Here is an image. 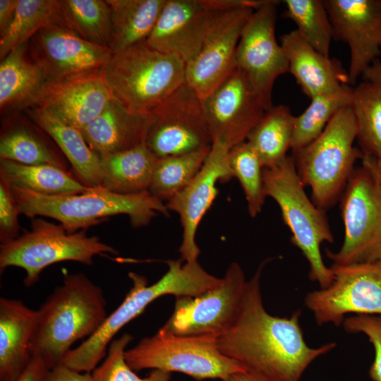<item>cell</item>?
<instances>
[{"mask_svg":"<svg viewBox=\"0 0 381 381\" xmlns=\"http://www.w3.org/2000/svg\"><path fill=\"white\" fill-rule=\"evenodd\" d=\"M270 258L263 260L247 281L244 298L234 325L217 339L219 350L245 369L267 381H299L308 365L336 346H308L300 325L301 310L277 317L265 310L260 278Z\"/></svg>","mask_w":381,"mask_h":381,"instance_id":"1","label":"cell"},{"mask_svg":"<svg viewBox=\"0 0 381 381\" xmlns=\"http://www.w3.org/2000/svg\"><path fill=\"white\" fill-rule=\"evenodd\" d=\"M102 289L83 273L66 274L37 310L30 349L49 370L60 365L77 341L90 337L106 318Z\"/></svg>","mask_w":381,"mask_h":381,"instance_id":"2","label":"cell"},{"mask_svg":"<svg viewBox=\"0 0 381 381\" xmlns=\"http://www.w3.org/2000/svg\"><path fill=\"white\" fill-rule=\"evenodd\" d=\"M168 270L148 285L145 277L129 272L132 287L122 303L107 315L99 329L81 344L71 349L61 364L82 373H92L106 356L109 345L118 332L144 312L152 301L164 296H196L218 286L222 278L205 271L198 261H167Z\"/></svg>","mask_w":381,"mask_h":381,"instance_id":"3","label":"cell"},{"mask_svg":"<svg viewBox=\"0 0 381 381\" xmlns=\"http://www.w3.org/2000/svg\"><path fill=\"white\" fill-rule=\"evenodd\" d=\"M11 188L20 214L30 219H54L70 233L87 229L118 214L127 215L131 226L140 228L149 224L159 214L168 216L169 212L166 203L149 190L123 195L99 186L81 193L45 195Z\"/></svg>","mask_w":381,"mask_h":381,"instance_id":"4","label":"cell"},{"mask_svg":"<svg viewBox=\"0 0 381 381\" xmlns=\"http://www.w3.org/2000/svg\"><path fill=\"white\" fill-rule=\"evenodd\" d=\"M186 64L178 56L139 44L113 53L101 71L111 99L127 110L152 113L186 83Z\"/></svg>","mask_w":381,"mask_h":381,"instance_id":"5","label":"cell"},{"mask_svg":"<svg viewBox=\"0 0 381 381\" xmlns=\"http://www.w3.org/2000/svg\"><path fill=\"white\" fill-rule=\"evenodd\" d=\"M356 137V119L348 106L337 112L316 139L292 152L301 182L311 188L313 202L324 212L341 199L356 162L363 156L353 146Z\"/></svg>","mask_w":381,"mask_h":381,"instance_id":"6","label":"cell"},{"mask_svg":"<svg viewBox=\"0 0 381 381\" xmlns=\"http://www.w3.org/2000/svg\"><path fill=\"white\" fill-rule=\"evenodd\" d=\"M265 193L279 207L284 223L291 233V242L298 248L309 265V279L320 289L329 286L334 274L322 260L320 245L334 242L325 214L307 196L292 156L277 164L263 168Z\"/></svg>","mask_w":381,"mask_h":381,"instance_id":"7","label":"cell"},{"mask_svg":"<svg viewBox=\"0 0 381 381\" xmlns=\"http://www.w3.org/2000/svg\"><path fill=\"white\" fill-rule=\"evenodd\" d=\"M117 253L98 236H88L86 229L70 233L61 224L36 217L31 219L30 229L0 245V269L1 272L8 267L23 269L24 284L29 287L38 282L41 272L51 265L75 261L92 265L97 255Z\"/></svg>","mask_w":381,"mask_h":381,"instance_id":"8","label":"cell"},{"mask_svg":"<svg viewBox=\"0 0 381 381\" xmlns=\"http://www.w3.org/2000/svg\"><path fill=\"white\" fill-rule=\"evenodd\" d=\"M217 339L209 335H178L159 329L126 350L125 358L134 371L152 369L176 372L198 381H224L234 373L246 371L241 363L219 350Z\"/></svg>","mask_w":381,"mask_h":381,"instance_id":"9","label":"cell"},{"mask_svg":"<svg viewBox=\"0 0 381 381\" xmlns=\"http://www.w3.org/2000/svg\"><path fill=\"white\" fill-rule=\"evenodd\" d=\"M340 201L343 244L326 255L337 265L381 262V188L364 167L355 168Z\"/></svg>","mask_w":381,"mask_h":381,"instance_id":"10","label":"cell"},{"mask_svg":"<svg viewBox=\"0 0 381 381\" xmlns=\"http://www.w3.org/2000/svg\"><path fill=\"white\" fill-rule=\"evenodd\" d=\"M246 283L241 265L231 262L217 286L196 296L176 297L173 313L160 329L178 335L219 337L236 321Z\"/></svg>","mask_w":381,"mask_h":381,"instance_id":"11","label":"cell"},{"mask_svg":"<svg viewBox=\"0 0 381 381\" xmlns=\"http://www.w3.org/2000/svg\"><path fill=\"white\" fill-rule=\"evenodd\" d=\"M331 284L308 293L306 306L319 325L339 327L348 313L381 315V262L332 265Z\"/></svg>","mask_w":381,"mask_h":381,"instance_id":"12","label":"cell"},{"mask_svg":"<svg viewBox=\"0 0 381 381\" xmlns=\"http://www.w3.org/2000/svg\"><path fill=\"white\" fill-rule=\"evenodd\" d=\"M264 0H238L217 18L198 55L186 64V83L204 99L236 69V52L244 26Z\"/></svg>","mask_w":381,"mask_h":381,"instance_id":"13","label":"cell"},{"mask_svg":"<svg viewBox=\"0 0 381 381\" xmlns=\"http://www.w3.org/2000/svg\"><path fill=\"white\" fill-rule=\"evenodd\" d=\"M152 114L145 145L158 159L211 147L202 99L186 83Z\"/></svg>","mask_w":381,"mask_h":381,"instance_id":"14","label":"cell"},{"mask_svg":"<svg viewBox=\"0 0 381 381\" xmlns=\"http://www.w3.org/2000/svg\"><path fill=\"white\" fill-rule=\"evenodd\" d=\"M278 1L264 0L254 10L242 31L236 52V68L269 110L277 78L289 72L285 52L275 36Z\"/></svg>","mask_w":381,"mask_h":381,"instance_id":"15","label":"cell"},{"mask_svg":"<svg viewBox=\"0 0 381 381\" xmlns=\"http://www.w3.org/2000/svg\"><path fill=\"white\" fill-rule=\"evenodd\" d=\"M238 0H166L146 44L185 64L199 53L217 16Z\"/></svg>","mask_w":381,"mask_h":381,"instance_id":"16","label":"cell"},{"mask_svg":"<svg viewBox=\"0 0 381 381\" xmlns=\"http://www.w3.org/2000/svg\"><path fill=\"white\" fill-rule=\"evenodd\" d=\"M29 52L47 82L99 73L113 54L110 48L90 43L61 23L49 25L33 35Z\"/></svg>","mask_w":381,"mask_h":381,"instance_id":"17","label":"cell"},{"mask_svg":"<svg viewBox=\"0 0 381 381\" xmlns=\"http://www.w3.org/2000/svg\"><path fill=\"white\" fill-rule=\"evenodd\" d=\"M202 104L212 143H221L230 149L247 140L267 111L237 68L202 99Z\"/></svg>","mask_w":381,"mask_h":381,"instance_id":"18","label":"cell"},{"mask_svg":"<svg viewBox=\"0 0 381 381\" xmlns=\"http://www.w3.org/2000/svg\"><path fill=\"white\" fill-rule=\"evenodd\" d=\"M230 148L214 142L202 168L181 191L167 202L169 210L177 213L182 226V241L179 248L184 262L198 261L200 253L196 243L198 226L218 194L217 183L233 176L229 165Z\"/></svg>","mask_w":381,"mask_h":381,"instance_id":"19","label":"cell"},{"mask_svg":"<svg viewBox=\"0 0 381 381\" xmlns=\"http://www.w3.org/2000/svg\"><path fill=\"white\" fill-rule=\"evenodd\" d=\"M336 40L350 49L348 84L381 55V0H323Z\"/></svg>","mask_w":381,"mask_h":381,"instance_id":"20","label":"cell"},{"mask_svg":"<svg viewBox=\"0 0 381 381\" xmlns=\"http://www.w3.org/2000/svg\"><path fill=\"white\" fill-rule=\"evenodd\" d=\"M111 99L101 72L56 82H46L27 107L47 111L79 129L95 119Z\"/></svg>","mask_w":381,"mask_h":381,"instance_id":"21","label":"cell"},{"mask_svg":"<svg viewBox=\"0 0 381 381\" xmlns=\"http://www.w3.org/2000/svg\"><path fill=\"white\" fill-rule=\"evenodd\" d=\"M289 63V72L310 99L348 84V73L340 62L315 50L297 30L280 37Z\"/></svg>","mask_w":381,"mask_h":381,"instance_id":"22","label":"cell"},{"mask_svg":"<svg viewBox=\"0 0 381 381\" xmlns=\"http://www.w3.org/2000/svg\"><path fill=\"white\" fill-rule=\"evenodd\" d=\"M153 121L152 113L131 112L111 99L81 131L89 147L99 157L145 143Z\"/></svg>","mask_w":381,"mask_h":381,"instance_id":"23","label":"cell"},{"mask_svg":"<svg viewBox=\"0 0 381 381\" xmlns=\"http://www.w3.org/2000/svg\"><path fill=\"white\" fill-rule=\"evenodd\" d=\"M37 318L22 301L0 298V381H16L29 364Z\"/></svg>","mask_w":381,"mask_h":381,"instance_id":"24","label":"cell"},{"mask_svg":"<svg viewBox=\"0 0 381 381\" xmlns=\"http://www.w3.org/2000/svg\"><path fill=\"white\" fill-rule=\"evenodd\" d=\"M29 109L28 115L34 123L53 140L71 164L77 179L89 188L102 186L99 157L89 147L81 130L47 111Z\"/></svg>","mask_w":381,"mask_h":381,"instance_id":"25","label":"cell"},{"mask_svg":"<svg viewBox=\"0 0 381 381\" xmlns=\"http://www.w3.org/2000/svg\"><path fill=\"white\" fill-rule=\"evenodd\" d=\"M102 186L123 195L149 190L157 160L145 143L128 150L99 156Z\"/></svg>","mask_w":381,"mask_h":381,"instance_id":"26","label":"cell"},{"mask_svg":"<svg viewBox=\"0 0 381 381\" xmlns=\"http://www.w3.org/2000/svg\"><path fill=\"white\" fill-rule=\"evenodd\" d=\"M106 1L111 10L113 53L145 42L166 3V0Z\"/></svg>","mask_w":381,"mask_h":381,"instance_id":"27","label":"cell"},{"mask_svg":"<svg viewBox=\"0 0 381 381\" xmlns=\"http://www.w3.org/2000/svg\"><path fill=\"white\" fill-rule=\"evenodd\" d=\"M28 44L14 49L1 61V110L27 108L47 82L40 66L27 57Z\"/></svg>","mask_w":381,"mask_h":381,"instance_id":"28","label":"cell"},{"mask_svg":"<svg viewBox=\"0 0 381 381\" xmlns=\"http://www.w3.org/2000/svg\"><path fill=\"white\" fill-rule=\"evenodd\" d=\"M0 179L11 188L45 195L81 193L89 188L68 170L52 164H24L0 159Z\"/></svg>","mask_w":381,"mask_h":381,"instance_id":"29","label":"cell"},{"mask_svg":"<svg viewBox=\"0 0 381 381\" xmlns=\"http://www.w3.org/2000/svg\"><path fill=\"white\" fill-rule=\"evenodd\" d=\"M0 159L24 164H52L68 170L67 159L37 130L23 123L6 124L0 137Z\"/></svg>","mask_w":381,"mask_h":381,"instance_id":"30","label":"cell"},{"mask_svg":"<svg viewBox=\"0 0 381 381\" xmlns=\"http://www.w3.org/2000/svg\"><path fill=\"white\" fill-rule=\"evenodd\" d=\"M294 116L287 105L272 106L248 135L263 168L271 167L287 155L291 148Z\"/></svg>","mask_w":381,"mask_h":381,"instance_id":"31","label":"cell"},{"mask_svg":"<svg viewBox=\"0 0 381 381\" xmlns=\"http://www.w3.org/2000/svg\"><path fill=\"white\" fill-rule=\"evenodd\" d=\"M64 25L82 39L110 48L111 10L103 0H59Z\"/></svg>","mask_w":381,"mask_h":381,"instance_id":"32","label":"cell"},{"mask_svg":"<svg viewBox=\"0 0 381 381\" xmlns=\"http://www.w3.org/2000/svg\"><path fill=\"white\" fill-rule=\"evenodd\" d=\"M63 24L59 0H18L14 18L0 36V59L26 43L42 28Z\"/></svg>","mask_w":381,"mask_h":381,"instance_id":"33","label":"cell"},{"mask_svg":"<svg viewBox=\"0 0 381 381\" xmlns=\"http://www.w3.org/2000/svg\"><path fill=\"white\" fill-rule=\"evenodd\" d=\"M350 107L361 150L365 155L381 159V82L363 80L353 88Z\"/></svg>","mask_w":381,"mask_h":381,"instance_id":"34","label":"cell"},{"mask_svg":"<svg viewBox=\"0 0 381 381\" xmlns=\"http://www.w3.org/2000/svg\"><path fill=\"white\" fill-rule=\"evenodd\" d=\"M352 92L353 88L344 85L336 91L311 98L304 111L294 117L291 145L292 152L316 139L337 111L350 106Z\"/></svg>","mask_w":381,"mask_h":381,"instance_id":"35","label":"cell"},{"mask_svg":"<svg viewBox=\"0 0 381 381\" xmlns=\"http://www.w3.org/2000/svg\"><path fill=\"white\" fill-rule=\"evenodd\" d=\"M210 148L157 159L150 193L164 202L181 191L202 168Z\"/></svg>","mask_w":381,"mask_h":381,"instance_id":"36","label":"cell"},{"mask_svg":"<svg viewBox=\"0 0 381 381\" xmlns=\"http://www.w3.org/2000/svg\"><path fill=\"white\" fill-rule=\"evenodd\" d=\"M283 16L291 19L301 35L318 52L329 56L332 25L323 0H284Z\"/></svg>","mask_w":381,"mask_h":381,"instance_id":"37","label":"cell"},{"mask_svg":"<svg viewBox=\"0 0 381 381\" xmlns=\"http://www.w3.org/2000/svg\"><path fill=\"white\" fill-rule=\"evenodd\" d=\"M229 161L233 176L238 179L243 188L248 213L254 218L261 212L266 198L262 163L246 140L230 149Z\"/></svg>","mask_w":381,"mask_h":381,"instance_id":"38","label":"cell"},{"mask_svg":"<svg viewBox=\"0 0 381 381\" xmlns=\"http://www.w3.org/2000/svg\"><path fill=\"white\" fill-rule=\"evenodd\" d=\"M133 337L128 333L113 339L109 345L104 361L92 373V381H169L171 373L153 370L147 377H140L128 365L125 351Z\"/></svg>","mask_w":381,"mask_h":381,"instance_id":"39","label":"cell"},{"mask_svg":"<svg viewBox=\"0 0 381 381\" xmlns=\"http://www.w3.org/2000/svg\"><path fill=\"white\" fill-rule=\"evenodd\" d=\"M342 325L349 333H363L368 337L375 350L369 375L373 381H381V315H356L346 318Z\"/></svg>","mask_w":381,"mask_h":381,"instance_id":"40","label":"cell"},{"mask_svg":"<svg viewBox=\"0 0 381 381\" xmlns=\"http://www.w3.org/2000/svg\"><path fill=\"white\" fill-rule=\"evenodd\" d=\"M20 214L12 190L0 179V242H10L20 235V226L18 215Z\"/></svg>","mask_w":381,"mask_h":381,"instance_id":"41","label":"cell"},{"mask_svg":"<svg viewBox=\"0 0 381 381\" xmlns=\"http://www.w3.org/2000/svg\"><path fill=\"white\" fill-rule=\"evenodd\" d=\"M45 381H92L91 373H82L60 364L49 370Z\"/></svg>","mask_w":381,"mask_h":381,"instance_id":"42","label":"cell"},{"mask_svg":"<svg viewBox=\"0 0 381 381\" xmlns=\"http://www.w3.org/2000/svg\"><path fill=\"white\" fill-rule=\"evenodd\" d=\"M49 370L40 357L32 356L27 368L16 381H45Z\"/></svg>","mask_w":381,"mask_h":381,"instance_id":"43","label":"cell"},{"mask_svg":"<svg viewBox=\"0 0 381 381\" xmlns=\"http://www.w3.org/2000/svg\"><path fill=\"white\" fill-rule=\"evenodd\" d=\"M18 0H0V36L11 24L16 11Z\"/></svg>","mask_w":381,"mask_h":381,"instance_id":"44","label":"cell"},{"mask_svg":"<svg viewBox=\"0 0 381 381\" xmlns=\"http://www.w3.org/2000/svg\"><path fill=\"white\" fill-rule=\"evenodd\" d=\"M362 166L371 174L381 188V159L363 155Z\"/></svg>","mask_w":381,"mask_h":381,"instance_id":"45","label":"cell"},{"mask_svg":"<svg viewBox=\"0 0 381 381\" xmlns=\"http://www.w3.org/2000/svg\"><path fill=\"white\" fill-rule=\"evenodd\" d=\"M362 78L364 81L381 82V59H377L365 71Z\"/></svg>","mask_w":381,"mask_h":381,"instance_id":"46","label":"cell"},{"mask_svg":"<svg viewBox=\"0 0 381 381\" xmlns=\"http://www.w3.org/2000/svg\"><path fill=\"white\" fill-rule=\"evenodd\" d=\"M224 381H267L247 370L232 374Z\"/></svg>","mask_w":381,"mask_h":381,"instance_id":"47","label":"cell"}]
</instances>
